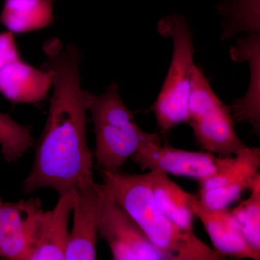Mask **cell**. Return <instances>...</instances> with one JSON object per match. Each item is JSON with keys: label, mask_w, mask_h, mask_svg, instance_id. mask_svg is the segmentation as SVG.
I'll return each instance as SVG.
<instances>
[{"label": "cell", "mask_w": 260, "mask_h": 260, "mask_svg": "<svg viewBox=\"0 0 260 260\" xmlns=\"http://www.w3.org/2000/svg\"><path fill=\"white\" fill-rule=\"evenodd\" d=\"M250 190V197L231 212L246 241L254 250L260 252V179Z\"/></svg>", "instance_id": "cell-19"}, {"label": "cell", "mask_w": 260, "mask_h": 260, "mask_svg": "<svg viewBox=\"0 0 260 260\" xmlns=\"http://www.w3.org/2000/svg\"><path fill=\"white\" fill-rule=\"evenodd\" d=\"M159 34L172 38L174 50L172 61L158 96L152 106L161 134L174 126L187 123L188 106L194 73L192 34L184 17L170 15L160 19Z\"/></svg>", "instance_id": "cell-4"}, {"label": "cell", "mask_w": 260, "mask_h": 260, "mask_svg": "<svg viewBox=\"0 0 260 260\" xmlns=\"http://www.w3.org/2000/svg\"><path fill=\"white\" fill-rule=\"evenodd\" d=\"M51 88L50 73L14 56L0 66V94L14 104H37Z\"/></svg>", "instance_id": "cell-12"}, {"label": "cell", "mask_w": 260, "mask_h": 260, "mask_svg": "<svg viewBox=\"0 0 260 260\" xmlns=\"http://www.w3.org/2000/svg\"><path fill=\"white\" fill-rule=\"evenodd\" d=\"M187 123L192 128L197 143L208 153L226 158L237 155L246 146L236 133L229 107L213 91L203 70L196 65Z\"/></svg>", "instance_id": "cell-5"}, {"label": "cell", "mask_w": 260, "mask_h": 260, "mask_svg": "<svg viewBox=\"0 0 260 260\" xmlns=\"http://www.w3.org/2000/svg\"><path fill=\"white\" fill-rule=\"evenodd\" d=\"M34 144L30 126L18 124L8 114L0 113V145L7 162L21 158Z\"/></svg>", "instance_id": "cell-18"}, {"label": "cell", "mask_w": 260, "mask_h": 260, "mask_svg": "<svg viewBox=\"0 0 260 260\" xmlns=\"http://www.w3.org/2000/svg\"><path fill=\"white\" fill-rule=\"evenodd\" d=\"M43 51V69L50 73L53 93L23 191L29 194L50 188L61 196L76 192L84 181L93 176V153L86 138L88 91L81 85L79 48L54 37L44 43Z\"/></svg>", "instance_id": "cell-1"}, {"label": "cell", "mask_w": 260, "mask_h": 260, "mask_svg": "<svg viewBox=\"0 0 260 260\" xmlns=\"http://www.w3.org/2000/svg\"><path fill=\"white\" fill-rule=\"evenodd\" d=\"M20 54L14 34L8 30L0 32V66Z\"/></svg>", "instance_id": "cell-20"}, {"label": "cell", "mask_w": 260, "mask_h": 260, "mask_svg": "<svg viewBox=\"0 0 260 260\" xmlns=\"http://www.w3.org/2000/svg\"><path fill=\"white\" fill-rule=\"evenodd\" d=\"M153 194L158 208L173 223L182 230L193 232L195 195L181 189L160 171L154 181Z\"/></svg>", "instance_id": "cell-16"}, {"label": "cell", "mask_w": 260, "mask_h": 260, "mask_svg": "<svg viewBox=\"0 0 260 260\" xmlns=\"http://www.w3.org/2000/svg\"><path fill=\"white\" fill-rule=\"evenodd\" d=\"M104 192L93 176L82 183L73 205V227L65 253L66 260L96 259L99 219Z\"/></svg>", "instance_id": "cell-10"}, {"label": "cell", "mask_w": 260, "mask_h": 260, "mask_svg": "<svg viewBox=\"0 0 260 260\" xmlns=\"http://www.w3.org/2000/svg\"><path fill=\"white\" fill-rule=\"evenodd\" d=\"M99 235L107 242L116 260H175L154 245L125 210L104 193Z\"/></svg>", "instance_id": "cell-6"}, {"label": "cell", "mask_w": 260, "mask_h": 260, "mask_svg": "<svg viewBox=\"0 0 260 260\" xmlns=\"http://www.w3.org/2000/svg\"><path fill=\"white\" fill-rule=\"evenodd\" d=\"M218 9L225 18L222 39H232L239 32L259 34V0H232Z\"/></svg>", "instance_id": "cell-17"}, {"label": "cell", "mask_w": 260, "mask_h": 260, "mask_svg": "<svg viewBox=\"0 0 260 260\" xmlns=\"http://www.w3.org/2000/svg\"><path fill=\"white\" fill-rule=\"evenodd\" d=\"M260 34H248L237 39L230 50L232 60L246 61L250 67V83L245 95L229 106L234 122L250 124L254 133L260 132Z\"/></svg>", "instance_id": "cell-13"}, {"label": "cell", "mask_w": 260, "mask_h": 260, "mask_svg": "<svg viewBox=\"0 0 260 260\" xmlns=\"http://www.w3.org/2000/svg\"><path fill=\"white\" fill-rule=\"evenodd\" d=\"M259 168L260 149L246 145L226 169L200 181L199 199L212 209H228L260 179Z\"/></svg>", "instance_id": "cell-8"}, {"label": "cell", "mask_w": 260, "mask_h": 260, "mask_svg": "<svg viewBox=\"0 0 260 260\" xmlns=\"http://www.w3.org/2000/svg\"><path fill=\"white\" fill-rule=\"evenodd\" d=\"M55 0H5L0 23L12 34L42 30L54 23Z\"/></svg>", "instance_id": "cell-15"}, {"label": "cell", "mask_w": 260, "mask_h": 260, "mask_svg": "<svg viewBox=\"0 0 260 260\" xmlns=\"http://www.w3.org/2000/svg\"><path fill=\"white\" fill-rule=\"evenodd\" d=\"M159 171L128 174L102 170L103 190L126 210L154 245L175 260H222L226 256L173 223L155 203L153 185Z\"/></svg>", "instance_id": "cell-2"}, {"label": "cell", "mask_w": 260, "mask_h": 260, "mask_svg": "<svg viewBox=\"0 0 260 260\" xmlns=\"http://www.w3.org/2000/svg\"><path fill=\"white\" fill-rule=\"evenodd\" d=\"M88 111L95 135L93 156L102 170L119 171L153 137L140 129L116 82L96 95L88 92Z\"/></svg>", "instance_id": "cell-3"}, {"label": "cell", "mask_w": 260, "mask_h": 260, "mask_svg": "<svg viewBox=\"0 0 260 260\" xmlns=\"http://www.w3.org/2000/svg\"><path fill=\"white\" fill-rule=\"evenodd\" d=\"M194 216L201 220L215 250L225 256L259 260L260 252L248 243L240 225L228 209L208 208L197 197L193 203Z\"/></svg>", "instance_id": "cell-11"}, {"label": "cell", "mask_w": 260, "mask_h": 260, "mask_svg": "<svg viewBox=\"0 0 260 260\" xmlns=\"http://www.w3.org/2000/svg\"><path fill=\"white\" fill-rule=\"evenodd\" d=\"M76 192L59 196L54 209L43 212L28 260L65 259L70 239L68 224Z\"/></svg>", "instance_id": "cell-14"}, {"label": "cell", "mask_w": 260, "mask_h": 260, "mask_svg": "<svg viewBox=\"0 0 260 260\" xmlns=\"http://www.w3.org/2000/svg\"><path fill=\"white\" fill-rule=\"evenodd\" d=\"M143 171L158 170L173 175L202 181L221 172L232 164V157H217L208 152L179 150L160 144V137L154 133L131 158Z\"/></svg>", "instance_id": "cell-7"}, {"label": "cell", "mask_w": 260, "mask_h": 260, "mask_svg": "<svg viewBox=\"0 0 260 260\" xmlns=\"http://www.w3.org/2000/svg\"><path fill=\"white\" fill-rule=\"evenodd\" d=\"M44 212L39 198L7 203L0 198V256L28 260Z\"/></svg>", "instance_id": "cell-9"}]
</instances>
